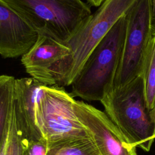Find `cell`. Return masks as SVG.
Wrapping results in <instances>:
<instances>
[{"instance_id": "obj_1", "label": "cell", "mask_w": 155, "mask_h": 155, "mask_svg": "<svg viewBox=\"0 0 155 155\" xmlns=\"http://www.w3.org/2000/svg\"><path fill=\"white\" fill-rule=\"evenodd\" d=\"M101 102L131 146L150 150L155 139V114L147 107L142 75L125 85L111 87Z\"/></svg>"}, {"instance_id": "obj_2", "label": "cell", "mask_w": 155, "mask_h": 155, "mask_svg": "<svg viewBox=\"0 0 155 155\" xmlns=\"http://www.w3.org/2000/svg\"><path fill=\"white\" fill-rule=\"evenodd\" d=\"M137 0H105L81 30L64 44L69 54L52 68L55 85H71L88 57L117 21Z\"/></svg>"}, {"instance_id": "obj_3", "label": "cell", "mask_w": 155, "mask_h": 155, "mask_svg": "<svg viewBox=\"0 0 155 155\" xmlns=\"http://www.w3.org/2000/svg\"><path fill=\"white\" fill-rule=\"evenodd\" d=\"M38 35L63 44L85 24L91 10L82 0H4Z\"/></svg>"}, {"instance_id": "obj_4", "label": "cell", "mask_w": 155, "mask_h": 155, "mask_svg": "<svg viewBox=\"0 0 155 155\" xmlns=\"http://www.w3.org/2000/svg\"><path fill=\"white\" fill-rule=\"evenodd\" d=\"M127 28L126 13L93 50L72 82L73 97L100 101L112 87L120 63Z\"/></svg>"}, {"instance_id": "obj_5", "label": "cell", "mask_w": 155, "mask_h": 155, "mask_svg": "<svg viewBox=\"0 0 155 155\" xmlns=\"http://www.w3.org/2000/svg\"><path fill=\"white\" fill-rule=\"evenodd\" d=\"M152 0H137L126 13L127 28L120 63L112 87H120L141 75L149 44Z\"/></svg>"}, {"instance_id": "obj_6", "label": "cell", "mask_w": 155, "mask_h": 155, "mask_svg": "<svg viewBox=\"0 0 155 155\" xmlns=\"http://www.w3.org/2000/svg\"><path fill=\"white\" fill-rule=\"evenodd\" d=\"M74 101L64 87L43 86L38 115L43 137L48 143L90 136L76 115Z\"/></svg>"}, {"instance_id": "obj_7", "label": "cell", "mask_w": 155, "mask_h": 155, "mask_svg": "<svg viewBox=\"0 0 155 155\" xmlns=\"http://www.w3.org/2000/svg\"><path fill=\"white\" fill-rule=\"evenodd\" d=\"M76 115L101 155H137L106 113L91 105L75 100Z\"/></svg>"}, {"instance_id": "obj_8", "label": "cell", "mask_w": 155, "mask_h": 155, "mask_svg": "<svg viewBox=\"0 0 155 155\" xmlns=\"http://www.w3.org/2000/svg\"><path fill=\"white\" fill-rule=\"evenodd\" d=\"M45 85L33 78L15 79L13 105L27 140L44 139L38 120V107Z\"/></svg>"}, {"instance_id": "obj_9", "label": "cell", "mask_w": 155, "mask_h": 155, "mask_svg": "<svg viewBox=\"0 0 155 155\" xmlns=\"http://www.w3.org/2000/svg\"><path fill=\"white\" fill-rule=\"evenodd\" d=\"M35 32L4 0H0V56H22L35 44Z\"/></svg>"}, {"instance_id": "obj_10", "label": "cell", "mask_w": 155, "mask_h": 155, "mask_svg": "<svg viewBox=\"0 0 155 155\" xmlns=\"http://www.w3.org/2000/svg\"><path fill=\"white\" fill-rule=\"evenodd\" d=\"M70 53L63 43L38 35L32 47L21 57V63L31 78L45 85H55L51 74L53 67Z\"/></svg>"}, {"instance_id": "obj_11", "label": "cell", "mask_w": 155, "mask_h": 155, "mask_svg": "<svg viewBox=\"0 0 155 155\" xmlns=\"http://www.w3.org/2000/svg\"><path fill=\"white\" fill-rule=\"evenodd\" d=\"M46 155H101L90 136L48 143Z\"/></svg>"}, {"instance_id": "obj_12", "label": "cell", "mask_w": 155, "mask_h": 155, "mask_svg": "<svg viewBox=\"0 0 155 155\" xmlns=\"http://www.w3.org/2000/svg\"><path fill=\"white\" fill-rule=\"evenodd\" d=\"M25 140L16 117L13 98L8 116L7 134L0 149V155H22Z\"/></svg>"}, {"instance_id": "obj_13", "label": "cell", "mask_w": 155, "mask_h": 155, "mask_svg": "<svg viewBox=\"0 0 155 155\" xmlns=\"http://www.w3.org/2000/svg\"><path fill=\"white\" fill-rule=\"evenodd\" d=\"M15 78L9 75H0V149L5 137L8 116L13 103Z\"/></svg>"}, {"instance_id": "obj_14", "label": "cell", "mask_w": 155, "mask_h": 155, "mask_svg": "<svg viewBox=\"0 0 155 155\" xmlns=\"http://www.w3.org/2000/svg\"><path fill=\"white\" fill-rule=\"evenodd\" d=\"M141 75L147 107L155 114V37L149 44Z\"/></svg>"}, {"instance_id": "obj_15", "label": "cell", "mask_w": 155, "mask_h": 155, "mask_svg": "<svg viewBox=\"0 0 155 155\" xmlns=\"http://www.w3.org/2000/svg\"><path fill=\"white\" fill-rule=\"evenodd\" d=\"M48 142L45 139L25 140L22 155H46Z\"/></svg>"}, {"instance_id": "obj_16", "label": "cell", "mask_w": 155, "mask_h": 155, "mask_svg": "<svg viewBox=\"0 0 155 155\" xmlns=\"http://www.w3.org/2000/svg\"><path fill=\"white\" fill-rule=\"evenodd\" d=\"M151 28L152 35L153 37H155V0H152Z\"/></svg>"}, {"instance_id": "obj_17", "label": "cell", "mask_w": 155, "mask_h": 155, "mask_svg": "<svg viewBox=\"0 0 155 155\" xmlns=\"http://www.w3.org/2000/svg\"><path fill=\"white\" fill-rule=\"evenodd\" d=\"M89 5L99 7L105 0H86Z\"/></svg>"}, {"instance_id": "obj_18", "label": "cell", "mask_w": 155, "mask_h": 155, "mask_svg": "<svg viewBox=\"0 0 155 155\" xmlns=\"http://www.w3.org/2000/svg\"><path fill=\"white\" fill-rule=\"evenodd\" d=\"M154 139H155V136H154Z\"/></svg>"}]
</instances>
